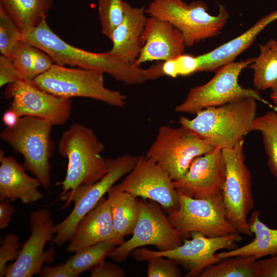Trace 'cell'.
I'll use <instances>...</instances> for the list:
<instances>
[{
	"label": "cell",
	"instance_id": "cell-1",
	"mask_svg": "<svg viewBox=\"0 0 277 277\" xmlns=\"http://www.w3.org/2000/svg\"><path fill=\"white\" fill-rule=\"evenodd\" d=\"M22 39L47 53L58 65L97 70L126 85H139L149 80L147 69L136 66L110 51L95 53L70 45L50 29L46 18L36 27L22 32Z\"/></svg>",
	"mask_w": 277,
	"mask_h": 277
},
{
	"label": "cell",
	"instance_id": "cell-2",
	"mask_svg": "<svg viewBox=\"0 0 277 277\" xmlns=\"http://www.w3.org/2000/svg\"><path fill=\"white\" fill-rule=\"evenodd\" d=\"M257 101L248 97L207 107L197 112L192 119L181 116L179 123L214 148H231L252 131Z\"/></svg>",
	"mask_w": 277,
	"mask_h": 277
},
{
	"label": "cell",
	"instance_id": "cell-3",
	"mask_svg": "<svg viewBox=\"0 0 277 277\" xmlns=\"http://www.w3.org/2000/svg\"><path fill=\"white\" fill-rule=\"evenodd\" d=\"M104 148L94 131L84 125L75 123L64 132L58 142V153L68 160L65 178L59 183L62 194L91 185L106 174L107 159L101 156Z\"/></svg>",
	"mask_w": 277,
	"mask_h": 277
},
{
	"label": "cell",
	"instance_id": "cell-4",
	"mask_svg": "<svg viewBox=\"0 0 277 277\" xmlns=\"http://www.w3.org/2000/svg\"><path fill=\"white\" fill-rule=\"evenodd\" d=\"M53 125L29 116L20 117L16 125L6 127L1 138L24 157L23 165L48 189L50 185V162L54 146L51 138Z\"/></svg>",
	"mask_w": 277,
	"mask_h": 277
},
{
	"label": "cell",
	"instance_id": "cell-5",
	"mask_svg": "<svg viewBox=\"0 0 277 277\" xmlns=\"http://www.w3.org/2000/svg\"><path fill=\"white\" fill-rule=\"evenodd\" d=\"M145 12L172 24L181 32L188 47L217 35L229 16L223 5L219 6L216 15H212L204 2L193 1L188 4L183 0H152Z\"/></svg>",
	"mask_w": 277,
	"mask_h": 277
},
{
	"label": "cell",
	"instance_id": "cell-6",
	"mask_svg": "<svg viewBox=\"0 0 277 277\" xmlns=\"http://www.w3.org/2000/svg\"><path fill=\"white\" fill-rule=\"evenodd\" d=\"M33 82L39 89L63 98L87 97L118 107L126 103L125 95L105 87L104 73L97 70L54 64Z\"/></svg>",
	"mask_w": 277,
	"mask_h": 277
},
{
	"label": "cell",
	"instance_id": "cell-7",
	"mask_svg": "<svg viewBox=\"0 0 277 277\" xmlns=\"http://www.w3.org/2000/svg\"><path fill=\"white\" fill-rule=\"evenodd\" d=\"M138 159L139 156L127 154L107 159V172L100 180L91 185L79 187L72 193H61L60 199L65 201L64 207L71 202L74 206L67 217L55 225L52 243L60 247L68 242L80 221L95 207L119 179L132 170Z\"/></svg>",
	"mask_w": 277,
	"mask_h": 277
},
{
	"label": "cell",
	"instance_id": "cell-8",
	"mask_svg": "<svg viewBox=\"0 0 277 277\" xmlns=\"http://www.w3.org/2000/svg\"><path fill=\"white\" fill-rule=\"evenodd\" d=\"M254 61V58H250L221 67L207 83L191 88L184 101L176 106L175 111L196 114L207 107L219 106L248 97L255 98L275 109L262 97L259 90L244 88L238 82L242 71Z\"/></svg>",
	"mask_w": 277,
	"mask_h": 277
},
{
	"label": "cell",
	"instance_id": "cell-9",
	"mask_svg": "<svg viewBox=\"0 0 277 277\" xmlns=\"http://www.w3.org/2000/svg\"><path fill=\"white\" fill-rule=\"evenodd\" d=\"M226 177L222 195L226 217L240 234L251 236L247 220L254 206L251 173L245 163L244 139L231 148L223 149Z\"/></svg>",
	"mask_w": 277,
	"mask_h": 277
},
{
	"label": "cell",
	"instance_id": "cell-10",
	"mask_svg": "<svg viewBox=\"0 0 277 277\" xmlns=\"http://www.w3.org/2000/svg\"><path fill=\"white\" fill-rule=\"evenodd\" d=\"M179 196V208L167 217L183 239L190 238L192 232L210 238L238 232L227 219L222 193L204 199Z\"/></svg>",
	"mask_w": 277,
	"mask_h": 277
},
{
	"label": "cell",
	"instance_id": "cell-11",
	"mask_svg": "<svg viewBox=\"0 0 277 277\" xmlns=\"http://www.w3.org/2000/svg\"><path fill=\"white\" fill-rule=\"evenodd\" d=\"M214 148L182 126L174 128L162 126L145 156L160 165L174 181L187 172L195 158Z\"/></svg>",
	"mask_w": 277,
	"mask_h": 277
},
{
	"label": "cell",
	"instance_id": "cell-12",
	"mask_svg": "<svg viewBox=\"0 0 277 277\" xmlns=\"http://www.w3.org/2000/svg\"><path fill=\"white\" fill-rule=\"evenodd\" d=\"M190 238L183 239L181 245L171 250L153 251L142 247L134 250L133 254L138 261H147L155 256L170 258L188 271L185 276L199 277L206 267L222 260L217 256V251L235 249L236 243L242 240L238 232L210 238L199 232H192Z\"/></svg>",
	"mask_w": 277,
	"mask_h": 277
},
{
	"label": "cell",
	"instance_id": "cell-13",
	"mask_svg": "<svg viewBox=\"0 0 277 277\" xmlns=\"http://www.w3.org/2000/svg\"><path fill=\"white\" fill-rule=\"evenodd\" d=\"M139 216L132 237L112 251L109 257L114 261H125L136 248L153 245L158 251L174 249L183 243L179 232L171 225L157 203L138 199Z\"/></svg>",
	"mask_w": 277,
	"mask_h": 277
},
{
	"label": "cell",
	"instance_id": "cell-14",
	"mask_svg": "<svg viewBox=\"0 0 277 277\" xmlns=\"http://www.w3.org/2000/svg\"><path fill=\"white\" fill-rule=\"evenodd\" d=\"M118 185L136 197L157 203L169 213L180 206L179 193L169 174L145 155L139 156L134 168Z\"/></svg>",
	"mask_w": 277,
	"mask_h": 277
},
{
	"label": "cell",
	"instance_id": "cell-15",
	"mask_svg": "<svg viewBox=\"0 0 277 277\" xmlns=\"http://www.w3.org/2000/svg\"><path fill=\"white\" fill-rule=\"evenodd\" d=\"M5 96L11 98L9 109L22 117L29 116L47 121L53 125L65 124L72 110L70 98L45 91L33 82L17 81L7 87Z\"/></svg>",
	"mask_w": 277,
	"mask_h": 277
},
{
	"label": "cell",
	"instance_id": "cell-16",
	"mask_svg": "<svg viewBox=\"0 0 277 277\" xmlns=\"http://www.w3.org/2000/svg\"><path fill=\"white\" fill-rule=\"evenodd\" d=\"M31 234L23 245L14 262L8 265L6 277H31L39 274L45 262L51 263L54 250L44 251L46 243L54 236V225L50 212L46 208L38 209L30 215Z\"/></svg>",
	"mask_w": 277,
	"mask_h": 277
},
{
	"label": "cell",
	"instance_id": "cell-17",
	"mask_svg": "<svg viewBox=\"0 0 277 277\" xmlns=\"http://www.w3.org/2000/svg\"><path fill=\"white\" fill-rule=\"evenodd\" d=\"M226 177V165L222 149L211 151L195 158L187 172L173 181L179 193L204 199L222 193Z\"/></svg>",
	"mask_w": 277,
	"mask_h": 277
},
{
	"label": "cell",
	"instance_id": "cell-18",
	"mask_svg": "<svg viewBox=\"0 0 277 277\" xmlns=\"http://www.w3.org/2000/svg\"><path fill=\"white\" fill-rule=\"evenodd\" d=\"M141 50L134 63L140 66L148 61H166L184 53L186 45L181 32L168 21L148 18L140 38Z\"/></svg>",
	"mask_w": 277,
	"mask_h": 277
},
{
	"label": "cell",
	"instance_id": "cell-19",
	"mask_svg": "<svg viewBox=\"0 0 277 277\" xmlns=\"http://www.w3.org/2000/svg\"><path fill=\"white\" fill-rule=\"evenodd\" d=\"M116 240L114 236L110 201L103 197L78 223L67 250L76 252L98 243Z\"/></svg>",
	"mask_w": 277,
	"mask_h": 277
},
{
	"label": "cell",
	"instance_id": "cell-20",
	"mask_svg": "<svg viewBox=\"0 0 277 277\" xmlns=\"http://www.w3.org/2000/svg\"><path fill=\"white\" fill-rule=\"evenodd\" d=\"M0 201H13L19 199L29 204L44 198L38 189L39 181L28 175L24 166L12 156L5 157L0 151Z\"/></svg>",
	"mask_w": 277,
	"mask_h": 277
},
{
	"label": "cell",
	"instance_id": "cell-21",
	"mask_svg": "<svg viewBox=\"0 0 277 277\" xmlns=\"http://www.w3.org/2000/svg\"><path fill=\"white\" fill-rule=\"evenodd\" d=\"M277 19V10L260 18L250 28L236 37L213 50L196 56L199 66L197 72L217 70L228 63L249 48L258 35L266 27Z\"/></svg>",
	"mask_w": 277,
	"mask_h": 277
},
{
	"label": "cell",
	"instance_id": "cell-22",
	"mask_svg": "<svg viewBox=\"0 0 277 277\" xmlns=\"http://www.w3.org/2000/svg\"><path fill=\"white\" fill-rule=\"evenodd\" d=\"M144 7H132L125 3V16L114 30L110 40L113 54L134 64L141 50L140 38L148 18Z\"/></svg>",
	"mask_w": 277,
	"mask_h": 277
},
{
	"label": "cell",
	"instance_id": "cell-23",
	"mask_svg": "<svg viewBox=\"0 0 277 277\" xmlns=\"http://www.w3.org/2000/svg\"><path fill=\"white\" fill-rule=\"evenodd\" d=\"M260 211L255 210L248 220L249 229L254 235L253 240L242 247L216 253L220 259L251 255L258 260L277 254V229L269 227L260 220Z\"/></svg>",
	"mask_w": 277,
	"mask_h": 277
},
{
	"label": "cell",
	"instance_id": "cell-24",
	"mask_svg": "<svg viewBox=\"0 0 277 277\" xmlns=\"http://www.w3.org/2000/svg\"><path fill=\"white\" fill-rule=\"evenodd\" d=\"M115 238L122 243L124 237L132 234L138 221L139 204L137 197L122 190L118 184L108 192Z\"/></svg>",
	"mask_w": 277,
	"mask_h": 277
},
{
	"label": "cell",
	"instance_id": "cell-25",
	"mask_svg": "<svg viewBox=\"0 0 277 277\" xmlns=\"http://www.w3.org/2000/svg\"><path fill=\"white\" fill-rule=\"evenodd\" d=\"M22 32L36 27L46 18L52 0H0Z\"/></svg>",
	"mask_w": 277,
	"mask_h": 277
},
{
	"label": "cell",
	"instance_id": "cell-26",
	"mask_svg": "<svg viewBox=\"0 0 277 277\" xmlns=\"http://www.w3.org/2000/svg\"><path fill=\"white\" fill-rule=\"evenodd\" d=\"M259 47V55L249 65L253 71V86L258 90L277 91V40L271 38Z\"/></svg>",
	"mask_w": 277,
	"mask_h": 277
},
{
	"label": "cell",
	"instance_id": "cell-27",
	"mask_svg": "<svg viewBox=\"0 0 277 277\" xmlns=\"http://www.w3.org/2000/svg\"><path fill=\"white\" fill-rule=\"evenodd\" d=\"M122 243L116 240L105 241L86 247L68 259L65 263L77 276L105 261L116 246Z\"/></svg>",
	"mask_w": 277,
	"mask_h": 277
},
{
	"label": "cell",
	"instance_id": "cell-28",
	"mask_svg": "<svg viewBox=\"0 0 277 277\" xmlns=\"http://www.w3.org/2000/svg\"><path fill=\"white\" fill-rule=\"evenodd\" d=\"M256 260L251 255H236L223 259L206 267L199 277H254Z\"/></svg>",
	"mask_w": 277,
	"mask_h": 277
},
{
	"label": "cell",
	"instance_id": "cell-29",
	"mask_svg": "<svg viewBox=\"0 0 277 277\" xmlns=\"http://www.w3.org/2000/svg\"><path fill=\"white\" fill-rule=\"evenodd\" d=\"M252 130L260 131L262 136L267 165L272 174L277 178V112L269 111L255 118Z\"/></svg>",
	"mask_w": 277,
	"mask_h": 277
},
{
	"label": "cell",
	"instance_id": "cell-30",
	"mask_svg": "<svg viewBox=\"0 0 277 277\" xmlns=\"http://www.w3.org/2000/svg\"><path fill=\"white\" fill-rule=\"evenodd\" d=\"M125 1L98 0L97 8L102 33L110 39L125 16Z\"/></svg>",
	"mask_w": 277,
	"mask_h": 277
},
{
	"label": "cell",
	"instance_id": "cell-31",
	"mask_svg": "<svg viewBox=\"0 0 277 277\" xmlns=\"http://www.w3.org/2000/svg\"><path fill=\"white\" fill-rule=\"evenodd\" d=\"M35 47L21 39L15 46L10 57L19 81L33 82L32 67Z\"/></svg>",
	"mask_w": 277,
	"mask_h": 277
},
{
	"label": "cell",
	"instance_id": "cell-32",
	"mask_svg": "<svg viewBox=\"0 0 277 277\" xmlns=\"http://www.w3.org/2000/svg\"><path fill=\"white\" fill-rule=\"evenodd\" d=\"M22 32L0 4V52L9 57L17 43L22 39Z\"/></svg>",
	"mask_w": 277,
	"mask_h": 277
},
{
	"label": "cell",
	"instance_id": "cell-33",
	"mask_svg": "<svg viewBox=\"0 0 277 277\" xmlns=\"http://www.w3.org/2000/svg\"><path fill=\"white\" fill-rule=\"evenodd\" d=\"M161 76L175 78L197 72L198 61L196 56L182 54L173 59L159 63Z\"/></svg>",
	"mask_w": 277,
	"mask_h": 277
},
{
	"label": "cell",
	"instance_id": "cell-34",
	"mask_svg": "<svg viewBox=\"0 0 277 277\" xmlns=\"http://www.w3.org/2000/svg\"><path fill=\"white\" fill-rule=\"evenodd\" d=\"M148 277H181L182 271L174 260L163 256H155L148 260Z\"/></svg>",
	"mask_w": 277,
	"mask_h": 277
},
{
	"label": "cell",
	"instance_id": "cell-35",
	"mask_svg": "<svg viewBox=\"0 0 277 277\" xmlns=\"http://www.w3.org/2000/svg\"><path fill=\"white\" fill-rule=\"evenodd\" d=\"M19 236L14 233H8L1 241L0 247V276H5L8 263L15 260L20 250Z\"/></svg>",
	"mask_w": 277,
	"mask_h": 277
},
{
	"label": "cell",
	"instance_id": "cell-36",
	"mask_svg": "<svg viewBox=\"0 0 277 277\" xmlns=\"http://www.w3.org/2000/svg\"><path fill=\"white\" fill-rule=\"evenodd\" d=\"M54 63L53 60L49 55L35 47L32 67L34 78L49 70Z\"/></svg>",
	"mask_w": 277,
	"mask_h": 277
},
{
	"label": "cell",
	"instance_id": "cell-37",
	"mask_svg": "<svg viewBox=\"0 0 277 277\" xmlns=\"http://www.w3.org/2000/svg\"><path fill=\"white\" fill-rule=\"evenodd\" d=\"M91 277H124V270L115 264L103 262L96 265L90 270Z\"/></svg>",
	"mask_w": 277,
	"mask_h": 277
},
{
	"label": "cell",
	"instance_id": "cell-38",
	"mask_svg": "<svg viewBox=\"0 0 277 277\" xmlns=\"http://www.w3.org/2000/svg\"><path fill=\"white\" fill-rule=\"evenodd\" d=\"M18 77L10 57L0 56V87L18 81Z\"/></svg>",
	"mask_w": 277,
	"mask_h": 277
},
{
	"label": "cell",
	"instance_id": "cell-39",
	"mask_svg": "<svg viewBox=\"0 0 277 277\" xmlns=\"http://www.w3.org/2000/svg\"><path fill=\"white\" fill-rule=\"evenodd\" d=\"M254 277H277V254L269 259L256 261Z\"/></svg>",
	"mask_w": 277,
	"mask_h": 277
},
{
	"label": "cell",
	"instance_id": "cell-40",
	"mask_svg": "<svg viewBox=\"0 0 277 277\" xmlns=\"http://www.w3.org/2000/svg\"><path fill=\"white\" fill-rule=\"evenodd\" d=\"M41 277H76L65 263L55 266L43 267L40 272Z\"/></svg>",
	"mask_w": 277,
	"mask_h": 277
},
{
	"label": "cell",
	"instance_id": "cell-41",
	"mask_svg": "<svg viewBox=\"0 0 277 277\" xmlns=\"http://www.w3.org/2000/svg\"><path fill=\"white\" fill-rule=\"evenodd\" d=\"M10 201L6 200L0 202V228L7 227L11 221L12 215L15 208L10 204Z\"/></svg>",
	"mask_w": 277,
	"mask_h": 277
},
{
	"label": "cell",
	"instance_id": "cell-42",
	"mask_svg": "<svg viewBox=\"0 0 277 277\" xmlns=\"http://www.w3.org/2000/svg\"><path fill=\"white\" fill-rule=\"evenodd\" d=\"M19 118L17 114L9 108L5 111L2 116L3 122L7 127H12L16 125Z\"/></svg>",
	"mask_w": 277,
	"mask_h": 277
},
{
	"label": "cell",
	"instance_id": "cell-43",
	"mask_svg": "<svg viewBox=\"0 0 277 277\" xmlns=\"http://www.w3.org/2000/svg\"><path fill=\"white\" fill-rule=\"evenodd\" d=\"M270 97L273 103L277 106V91L272 92L270 95Z\"/></svg>",
	"mask_w": 277,
	"mask_h": 277
}]
</instances>
